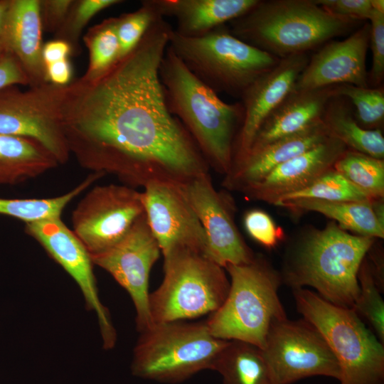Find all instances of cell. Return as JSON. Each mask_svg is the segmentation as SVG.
I'll use <instances>...</instances> for the list:
<instances>
[{
    "mask_svg": "<svg viewBox=\"0 0 384 384\" xmlns=\"http://www.w3.org/2000/svg\"><path fill=\"white\" fill-rule=\"evenodd\" d=\"M172 27L163 17L137 47L103 75L65 85L61 125L70 154L94 172L129 186L186 183L209 166L171 113L159 75Z\"/></svg>",
    "mask_w": 384,
    "mask_h": 384,
    "instance_id": "1",
    "label": "cell"
},
{
    "mask_svg": "<svg viewBox=\"0 0 384 384\" xmlns=\"http://www.w3.org/2000/svg\"><path fill=\"white\" fill-rule=\"evenodd\" d=\"M159 75L171 113L188 132L208 166L228 175L243 119L241 102L223 101L184 65L169 45Z\"/></svg>",
    "mask_w": 384,
    "mask_h": 384,
    "instance_id": "2",
    "label": "cell"
},
{
    "mask_svg": "<svg viewBox=\"0 0 384 384\" xmlns=\"http://www.w3.org/2000/svg\"><path fill=\"white\" fill-rule=\"evenodd\" d=\"M375 238L351 234L334 221L298 240L285 260L282 280L293 289H316L327 302L352 308L359 294L358 273Z\"/></svg>",
    "mask_w": 384,
    "mask_h": 384,
    "instance_id": "3",
    "label": "cell"
},
{
    "mask_svg": "<svg viewBox=\"0 0 384 384\" xmlns=\"http://www.w3.org/2000/svg\"><path fill=\"white\" fill-rule=\"evenodd\" d=\"M357 22L332 15L312 0H258L228 28L245 43L283 58L306 53Z\"/></svg>",
    "mask_w": 384,
    "mask_h": 384,
    "instance_id": "4",
    "label": "cell"
},
{
    "mask_svg": "<svg viewBox=\"0 0 384 384\" xmlns=\"http://www.w3.org/2000/svg\"><path fill=\"white\" fill-rule=\"evenodd\" d=\"M230 289L223 304L206 321L215 338L238 340L263 348L275 320L287 318L278 295L282 277L262 256L245 265H229Z\"/></svg>",
    "mask_w": 384,
    "mask_h": 384,
    "instance_id": "5",
    "label": "cell"
},
{
    "mask_svg": "<svg viewBox=\"0 0 384 384\" xmlns=\"http://www.w3.org/2000/svg\"><path fill=\"white\" fill-rule=\"evenodd\" d=\"M169 46L213 91L239 97L281 59L237 38L225 24L193 38L181 36L172 28Z\"/></svg>",
    "mask_w": 384,
    "mask_h": 384,
    "instance_id": "6",
    "label": "cell"
},
{
    "mask_svg": "<svg viewBox=\"0 0 384 384\" xmlns=\"http://www.w3.org/2000/svg\"><path fill=\"white\" fill-rule=\"evenodd\" d=\"M297 311L322 335L340 370V384H382L384 346L352 308L334 305L315 292L293 291Z\"/></svg>",
    "mask_w": 384,
    "mask_h": 384,
    "instance_id": "7",
    "label": "cell"
},
{
    "mask_svg": "<svg viewBox=\"0 0 384 384\" xmlns=\"http://www.w3.org/2000/svg\"><path fill=\"white\" fill-rule=\"evenodd\" d=\"M228 341L214 337L206 321L153 324L141 333L132 372L159 383H181L201 370H212Z\"/></svg>",
    "mask_w": 384,
    "mask_h": 384,
    "instance_id": "8",
    "label": "cell"
},
{
    "mask_svg": "<svg viewBox=\"0 0 384 384\" xmlns=\"http://www.w3.org/2000/svg\"><path fill=\"white\" fill-rule=\"evenodd\" d=\"M164 258L163 281L149 294L152 324L197 318L223 304L230 289L223 267L185 248Z\"/></svg>",
    "mask_w": 384,
    "mask_h": 384,
    "instance_id": "9",
    "label": "cell"
},
{
    "mask_svg": "<svg viewBox=\"0 0 384 384\" xmlns=\"http://www.w3.org/2000/svg\"><path fill=\"white\" fill-rule=\"evenodd\" d=\"M64 88L48 82L26 90L16 85L0 90V134L36 141L58 164L66 163L70 152L61 125Z\"/></svg>",
    "mask_w": 384,
    "mask_h": 384,
    "instance_id": "10",
    "label": "cell"
},
{
    "mask_svg": "<svg viewBox=\"0 0 384 384\" xmlns=\"http://www.w3.org/2000/svg\"><path fill=\"white\" fill-rule=\"evenodd\" d=\"M262 351L274 384L316 375L339 378L337 361L326 341L304 319L274 321Z\"/></svg>",
    "mask_w": 384,
    "mask_h": 384,
    "instance_id": "11",
    "label": "cell"
},
{
    "mask_svg": "<svg viewBox=\"0 0 384 384\" xmlns=\"http://www.w3.org/2000/svg\"><path fill=\"white\" fill-rule=\"evenodd\" d=\"M144 213L142 192L129 186H95L72 213L73 232L96 255L121 240Z\"/></svg>",
    "mask_w": 384,
    "mask_h": 384,
    "instance_id": "12",
    "label": "cell"
},
{
    "mask_svg": "<svg viewBox=\"0 0 384 384\" xmlns=\"http://www.w3.org/2000/svg\"><path fill=\"white\" fill-rule=\"evenodd\" d=\"M161 252L144 213L117 244L90 255L92 263L108 272L130 295L136 309L137 329L140 333L153 325L149 279Z\"/></svg>",
    "mask_w": 384,
    "mask_h": 384,
    "instance_id": "13",
    "label": "cell"
},
{
    "mask_svg": "<svg viewBox=\"0 0 384 384\" xmlns=\"http://www.w3.org/2000/svg\"><path fill=\"white\" fill-rule=\"evenodd\" d=\"M183 185L157 181L144 187L146 218L164 257L185 248L208 258L206 236Z\"/></svg>",
    "mask_w": 384,
    "mask_h": 384,
    "instance_id": "14",
    "label": "cell"
},
{
    "mask_svg": "<svg viewBox=\"0 0 384 384\" xmlns=\"http://www.w3.org/2000/svg\"><path fill=\"white\" fill-rule=\"evenodd\" d=\"M183 186L204 230L208 259L223 268L252 262L255 255L235 223L232 203L215 190L209 173L195 177Z\"/></svg>",
    "mask_w": 384,
    "mask_h": 384,
    "instance_id": "15",
    "label": "cell"
},
{
    "mask_svg": "<svg viewBox=\"0 0 384 384\" xmlns=\"http://www.w3.org/2000/svg\"><path fill=\"white\" fill-rule=\"evenodd\" d=\"M25 231L35 238L78 284L87 306L97 314L104 348H112L116 341L115 330L107 309L99 298L93 263L84 245L60 218L26 223Z\"/></svg>",
    "mask_w": 384,
    "mask_h": 384,
    "instance_id": "16",
    "label": "cell"
},
{
    "mask_svg": "<svg viewBox=\"0 0 384 384\" xmlns=\"http://www.w3.org/2000/svg\"><path fill=\"white\" fill-rule=\"evenodd\" d=\"M308 61L306 53L281 58L243 92L240 97L243 119L234 142L231 171L247 159L260 128L294 90Z\"/></svg>",
    "mask_w": 384,
    "mask_h": 384,
    "instance_id": "17",
    "label": "cell"
},
{
    "mask_svg": "<svg viewBox=\"0 0 384 384\" xmlns=\"http://www.w3.org/2000/svg\"><path fill=\"white\" fill-rule=\"evenodd\" d=\"M370 31L366 23L344 40L326 43L309 60L294 89L313 90L341 84L368 87L366 58Z\"/></svg>",
    "mask_w": 384,
    "mask_h": 384,
    "instance_id": "18",
    "label": "cell"
},
{
    "mask_svg": "<svg viewBox=\"0 0 384 384\" xmlns=\"http://www.w3.org/2000/svg\"><path fill=\"white\" fill-rule=\"evenodd\" d=\"M348 149L342 142L331 136L321 144L278 166L242 193L249 198L274 205L282 197L311 184L332 169Z\"/></svg>",
    "mask_w": 384,
    "mask_h": 384,
    "instance_id": "19",
    "label": "cell"
},
{
    "mask_svg": "<svg viewBox=\"0 0 384 384\" xmlns=\"http://www.w3.org/2000/svg\"><path fill=\"white\" fill-rule=\"evenodd\" d=\"M42 28L41 1L10 0L0 40L28 75L30 86L48 82L42 58Z\"/></svg>",
    "mask_w": 384,
    "mask_h": 384,
    "instance_id": "20",
    "label": "cell"
},
{
    "mask_svg": "<svg viewBox=\"0 0 384 384\" xmlns=\"http://www.w3.org/2000/svg\"><path fill=\"white\" fill-rule=\"evenodd\" d=\"M331 135L322 120L304 130L275 141L250 155L225 176L223 186L242 192L258 183L278 166L321 144Z\"/></svg>",
    "mask_w": 384,
    "mask_h": 384,
    "instance_id": "21",
    "label": "cell"
},
{
    "mask_svg": "<svg viewBox=\"0 0 384 384\" xmlns=\"http://www.w3.org/2000/svg\"><path fill=\"white\" fill-rule=\"evenodd\" d=\"M334 86L313 90L294 88L262 124L247 157L271 143L299 133L320 121L327 103L334 96Z\"/></svg>",
    "mask_w": 384,
    "mask_h": 384,
    "instance_id": "22",
    "label": "cell"
},
{
    "mask_svg": "<svg viewBox=\"0 0 384 384\" xmlns=\"http://www.w3.org/2000/svg\"><path fill=\"white\" fill-rule=\"evenodd\" d=\"M258 0H150L158 14L176 20L174 31L188 38L203 36L247 13Z\"/></svg>",
    "mask_w": 384,
    "mask_h": 384,
    "instance_id": "23",
    "label": "cell"
},
{
    "mask_svg": "<svg viewBox=\"0 0 384 384\" xmlns=\"http://www.w3.org/2000/svg\"><path fill=\"white\" fill-rule=\"evenodd\" d=\"M58 164L56 159L37 142L0 134V184L24 182Z\"/></svg>",
    "mask_w": 384,
    "mask_h": 384,
    "instance_id": "24",
    "label": "cell"
},
{
    "mask_svg": "<svg viewBox=\"0 0 384 384\" xmlns=\"http://www.w3.org/2000/svg\"><path fill=\"white\" fill-rule=\"evenodd\" d=\"M373 201V200H372ZM276 206L287 208L294 213L314 211L337 222L345 230L356 235L373 238H384V227L376 219L370 201H326L299 198L286 200Z\"/></svg>",
    "mask_w": 384,
    "mask_h": 384,
    "instance_id": "25",
    "label": "cell"
},
{
    "mask_svg": "<svg viewBox=\"0 0 384 384\" xmlns=\"http://www.w3.org/2000/svg\"><path fill=\"white\" fill-rule=\"evenodd\" d=\"M321 120L329 134L348 149L383 159L384 137L380 129H367L361 127L343 97L334 96L330 99Z\"/></svg>",
    "mask_w": 384,
    "mask_h": 384,
    "instance_id": "26",
    "label": "cell"
},
{
    "mask_svg": "<svg viewBox=\"0 0 384 384\" xmlns=\"http://www.w3.org/2000/svg\"><path fill=\"white\" fill-rule=\"evenodd\" d=\"M223 384H274L260 348L241 341H228L213 366Z\"/></svg>",
    "mask_w": 384,
    "mask_h": 384,
    "instance_id": "27",
    "label": "cell"
},
{
    "mask_svg": "<svg viewBox=\"0 0 384 384\" xmlns=\"http://www.w3.org/2000/svg\"><path fill=\"white\" fill-rule=\"evenodd\" d=\"M105 174L93 172L69 192L49 198H4L0 197V215L11 216L25 223L60 218L65 206Z\"/></svg>",
    "mask_w": 384,
    "mask_h": 384,
    "instance_id": "28",
    "label": "cell"
},
{
    "mask_svg": "<svg viewBox=\"0 0 384 384\" xmlns=\"http://www.w3.org/2000/svg\"><path fill=\"white\" fill-rule=\"evenodd\" d=\"M333 169L370 199L384 197V161L348 149Z\"/></svg>",
    "mask_w": 384,
    "mask_h": 384,
    "instance_id": "29",
    "label": "cell"
},
{
    "mask_svg": "<svg viewBox=\"0 0 384 384\" xmlns=\"http://www.w3.org/2000/svg\"><path fill=\"white\" fill-rule=\"evenodd\" d=\"M85 42L90 51V62L82 78L92 80L105 73L119 60L115 18L92 28L85 36Z\"/></svg>",
    "mask_w": 384,
    "mask_h": 384,
    "instance_id": "30",
    "label": "cell"
},
{
    "mask_svg": "<svg viewBox=\"0 0 384 384\" xmlns=\"http://www.w3.org/2000/svg\"><path fill=\"white\" fill-rule=\"evenodd\" d=\"M311 198L326 201H370L361 190L333 168L327 171L309 186L287 194L279 198L278 203L292 199Z\"/></svg>",
    "mask_w": 384,
    "mask_h": 384,
    "instance_id": "31",
    "label": "cell"
},
{
    "mask_svg": "<svg viewBox=\"0 0 384 384\" xmlns=\"http://www.w3.org/2000/svg\"><path fill=\"white\" fill-rule=\"evenodd\" d=\"M359 294L352 307L359 318L370 324L372 331L384 342V302L366 255L358 273Z\"/></svg>",
    "mask_w": 384,
    "mask_h": 384,
    "instance_id": "32",
    "label": "cell"
},
{
    "mask_svg": "<svg viewBox=\"0 0 384 384\" xmlns=\"http://www.w3.org/2000/svg\"><path fill=\"white\" fill-rule=\"evenodd\" d=\"M334 96L343 97L354 105L356 120L367 129H375L384 118V92L381 89L341 84L334 86Z\"/></svg>",
    "mask_w": 384,
    "mask_h": 384,
    "instance_id": "33",
    "label": "cell"
},
{
    "mask_svg": "<svg viewBox=\"0 0 384 384\" xmlns=\"http://www.w3.org/2000/svg\"><path fill=\"white\" fill-rule=\"evenodd\" d=\"M159 16L150 0H146L142 1V6L137 11L115 18L119 60L137 47L150 25Z\"/></svg>",
    "mask_w": 384,
    "mask_h": 384,
    "instance_id": "34",
    "label": "cell"
},
{
    "mask_svg": "<svg viewBox=\"0 0 384 384\" xmlns=\"http://www.w3.org/2000/svg\"><path fill=\"white\" fill-rule=\"evenodd\" d=\"M123 2L120 0H82L74 1L66 18L59 28L58 38L76 43L79 34L88 21L100 11Z\"/></svg>",
    "mask_w": 384,
    "mask_h": 384,
    "instance_id": "35",
    "label": "cell"
},
{
    "mask_svg": "<svg viewBox=\"0 0 384 384\" xmlns=\"http://www.w3.org/2000/svg\"><path fill=\"white\" fill-rule=\"evenodd\" d=\"M244 225L248 235L265 247L274 248L284 237L270 215L260 209L248 210L244 216Z\"/></svg>",
    "mask_w": 384,
    "mask_h": 384,
    "instance_id": "36",
    "label": "cell"
},
{
    "mask_svg": "<svg viewBox=\"0 0 384 384\" xmlns=\"http://www.w3.org/2000/svg\"><path fill=\"white\" fill-rule=\"evenodd\" d=\"M369 21L373 61L368 82L375 87L381 83L384 76V14L373 9Z\"/></svg>",
    "mask_w": 384,
    "mask_h": 384,
    "instance_id": "37",
    "label": "cell"
},
{
    "mask_svg": "<svg viewBox=\"0 0 384 384\" xmlns=\"http://www.w3.org/2000/svg\"><path fill=\"white\" fill-rule=\"evenodd\" d=\"M316 4L329 14L356 21L370 18V0H316Z\"/></svg>",
    "mask_w": 384,
    "mask_h": 384,
    "instance_id": "38",
    "label": "cell"
},
{
    "mask_svg": "<svg viewBox=\"0 0 384 384\" xmlns=\"http://www.w3.org/2000/svg\"><path fill=\"white\" fill-rule=\"evenodd\" d=\"M73 3L70 0L41 1L42 27L43 25L49 30L59 29Z\"/></svg>",
    "mask_w": 384,
    "mask_h": 384,
    "instance_id": "39",
    "label": "cell"
},
{
    "mask_svg": "<svg viewBox=\"0 0 384 384\" xmlns=\"http://www.w3.org/2000/svg\"><path fill=\"white\" fill-rule=\"evenodd\" d=\"M17 85L30 86L31 82L16 58L6 52L0 59V90Z\"/></svg>",
    "mask_w": 384,
    "mask_h": 384,
    "instance_id": "40",
    "label": "cell"
},
{
    "mask_svg": "<svg viewBox=\"0 0 384 384\" xmlns=\"http://www.w3.org/2000/svg\"><path fill=\"white\" fill-rule=\"evenodd\" d=\"M45 68L48 82L58 85L70 83L72 69L68 59L46 65Z\"/></svg>",
    "mask_w": 384,
    "mask_h": 384,
    "instance_id": "41",
    "label": "cell"
},
{
    "mask_svg": "<svg viewBox=\"0 0 384 384\" xmlns=\"http://www.w3.org/2000/svg\"><path fill=\"white\" fill-rule=\"evenodd\" d=\"M71 46L65 41L56 39L49 41L43 46L42 58L44 65L68 59L70 53Z\"/></svg>",
    "mask_w": 384,
    "mask_h": 384,
    "instance_id": "42",
    "label": "cell"
},
{
    "mask_svg": "<svg viewBox=\"0 0 384 384\" xmlns=\"http://www.w3.org/2000/svg\"><path fill=\"white\" fill-rule=\"evenodd\" d=\"M371 207L378 223L384 227V201L383 198L371 201Z\"/></svg>",
    "mask_w": 384,
    "mask_h": 384,
    "instance_id": "43",
    "label": "cell"
},
{
    "mask_svg": "<svg viewBox=\"0 0 384 384\" xmlns=\"http://www.w3.org/2000/svg\"><path fill=\"white\" fill-rule=\"evenodd\" d=\"M9 6H10V0H1L0 1V38L4 32Z\"/></svg>",
    "mask_w": 384,
    "mask_h": 384,
    "instance_id": "44",
    "label": "cell"
},
{
    "mask_svg": "<svg viewBox=\"0 0 384 384\" xmlns=\"http://www.w3.org/2000/svg\"><path fill=\"white\" fill-rule=\"evenodd\" d=\"M370 4L373 10L384 14L383 0H370Z\"/></svg>",
    "mask_w": 384,
    "mask_h": 384,
    "instance_id": "45",
    "label": "cell"
},
{
    "mask_svg": "<svg viewBox=\"0 0 384 384\" xmlns=\"http://www.w3.org/2000/svg\"><path fill=\"white\" fill-rule=\"evenodd\" d=\"M6 50L2 45V43L0 40V59L1 58V57L6 53Z\"/></svg>",
    "mask_w": 384,
    "mask_h": 384,
    "instance_id": "46",
    "label": "cell"
}]
</instances>
